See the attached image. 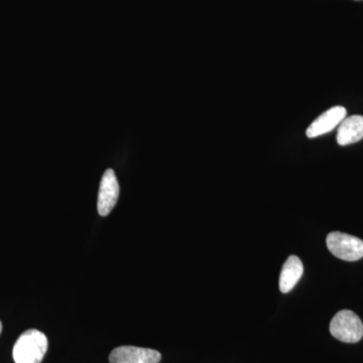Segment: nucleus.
<instances>
[{
	"label": "nucleus",
	"instance_id": "nucleus-1",
	"mask_svg": "<svg viewBox=\"0 0 363 363\" xmlns=\"http://www.w3.org/2000/svg\"><path fill=\"white\" fill-rule=\"evenodd\" d=\"M47 336L43 332L30 329L23 332L13 346V357L16 363H40L47 353Z\"/></svg>",
	"mask_w": 363,
	"mask_h": 363
},
{
	"label": "nucleus",
	"instance_id": "nucleus-2",
	"mask_svg": "<svg viewBox=\"0 0 363 363\" xmlns=\"http://www.w3.org/2000/svg\"><path fill=\"white\" fill-rule=\"evenodd\" d=\"M330 333L342 342L357 343L363 337L362 320L354 312L342 310L331 320Z\"/></svg>",
	"mask_w": 363,
	"mask_h": 363
},
{
	"label": "nucleus",
	"instance_id": "nucleus-3",
	"mask_svg": "<svg viewBox=\"0 0 363 363\" xmlns=\"http://www.w3.org/2000/svg\"><path fill=\"white\" fill-rule=\"evenodd\" d=\"M327 247L332 255L346 262H355L363 257V241L342 233H331L326 238Z\"/></svg>",
	"mask_w": 363,
	"mask_h": 363
},
{
	"label": "nucleus",
	"instance_id": "nucleus-4",
	"mask_svg": "<svg viewBox=\"0 0 363 363\" xmlns=\"http://www.w3.org/2000/svg\"><path fill=\"white\" fill-rule=\"evenodd\" d=\"M161 359L159 351L135 346H121L109 355L111 363H159Z\"/></svg>",
	"mask_w": 363,
	"mask_h": 363
},
{
	"label": "nucleus",
	"instance_id": "nucleus-5",
	"mask_svg": "<svg viewBox=\"0 0 363 363\" xmlns=\"http://www.w3.org/2000/svg\"><path fill=\"white\" fill-rule=\"evenodd\" d=\"M347 111L343 106H334L323 112L321 116L317 117L306 130V135L309 138H318L331 133L340 125L346 118Z\"/></svg>",
	"mask_w": 363,
	"mask_h": 363
},
{
	"label": "nucleus",
	"instance_id": "nucleus-6",
	"mask_svg": "<svg viewBox=\"0 0 363 363\" xmlns=\"http://www.w3.org/2000/svg\"><path fill=\"white\" fill-rule=\"evenodd\" d=\"M119 197V185L113 169H108L105 172L100 183L99 194H98V212L101 216H107L114 206Z\"/></svg>",
	"mask_w": 363,
	"mask_h": 363
},
{
	"label": "nucleus",
	"instance_id": "nucleus-7",
	"mask_svg": "<svg viewBox=\"0 0 363 363\" xmlns=\"http://www.w3.org/2000/svg\"><path fill=\"white\" fill-rule=\"evenodd\" d=\"M363 138V116H352L344 119L338 126L336 140L339 145H350Z\"/></svg>",
	"mask_w": 363,
	"mask_h": 363
},
{
	"label": "nucleus",
	"instance_id": "nucleus-8",
	"mask_svg": "<svg viewBox=\"0 0 363 363\" xmlns=\"http://www.w3.org/2000/svg\"><path fill=\"white\" fill-rule=\"evenodd\" d=\"M304 272V267L302 262L296 255H291L281 269L279 276V290L281 293L286 294L293 290L297 285Z\"/></svg>",
	"mask_w": 363,
	"mask_h": 363
},
{
	"label": "nucleus",
	"instance_id": "nucleus-9",
	"mask_svg": "<svg viewBox=\"0 0 363 363\" xmlns=\"http://www.w3.org/2000/svg\"><path fill=\"white\" fill-rule=\"evenodd\" d=\"M1 330H2V324H1V321H0V333H1Z\"/></svg>",
	"mask_w": 363,
	"mask_h": 363
}]
</instances>
